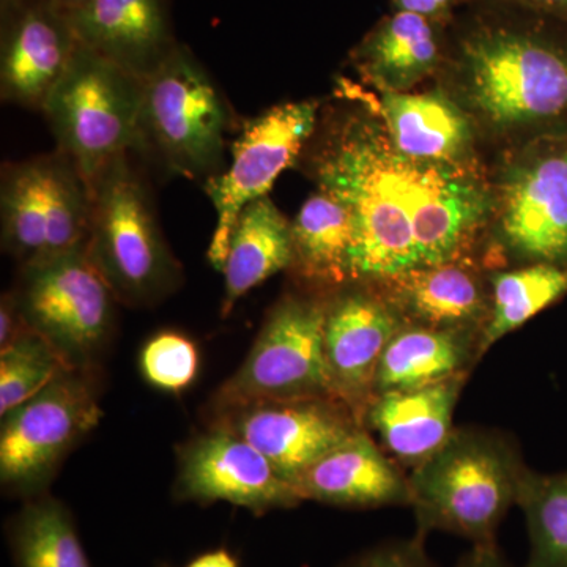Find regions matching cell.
Returning a JSON list of instances; mask_svg holds the SVG:
<instances>
[{"instance_id":"cb8c5ba5","label":"cell","mask_w":567,"mask_h":567,"mask_svg":"<svg viewBox=\"0 0 567 567\" xmlns=\"http://www.w3.org/2000/svg\"><path fill=\"white\" fill-rule=\"evenodd\" d=\"M439 37L432 20L398 10L361 43L357 62L382 91L406 92L435 69Z\"/></svg>"},{"instance_id":"30bf717a","label":"cell","mask_w":567,"mask_h":567,"mask_svg":"<svg viewBox=\"0 0 567 567\" xmlns=\"http://www.w3.org/2000/svg\"><path fill=\"white\" fill-rule=\"evenodd\" d=\"M18 305L71 368H92L114 330L115 301L85 249L21 267Z\"/></svg>"},{"instance_id":"f546056e","label":"cell","mask_w":567,"mask_h":567,"mask_svg":"<svg viewBox=\"0 0 567 567\" xmlns=\"http://www.w3.org/2000/svg\"><path fill=\"white\" fill-rule=\"evenodd\" d=\"M140 365L151 385L166 393H181L196 380L199 350L188 336L162 331L142 349Z\"/></svg>"},{"instance_id":"603a6c76","label":"cell","mask_w":567,"mask_h":567,"mask_svg":"<svg viewBox=\"0 0 567 567\" xmlns=\"http://www.w3.org/2000/svg\"><path fill=\"white\" fill-rule=\"evenodd\" d=\"M382 112L388 137L409 158L457 164L472 144L468 118L443 93L383 91Z\"/></svg>"},{"instance_id":"5bb4252c","label":"cell","mask_w":567,"mask_h":567,"mask_svg":"<svg viewBox=\"0 0 567 567\" xmlns=\"http://www.w3.org/2000/svg\"><path fill=\"white\" fill-rule=\"evenodd\" d=\"M215 425L248 440L284 480H297L363 425L338 399L262 401L216 413Z\"/></svg>"},{"instance_id":"83f0119b","label":"cell","mask_w":567,"mask_h":567,"mask_svg":"<svg viewBox=\"0 0 567 567\" xmlns=\"http://www.w3.org/2000/svg\"><path fill=\"white\" fill-rule=\"evenodd\" d=\"M517 506L527 522L525 567H567V470L544 475L528 468Z\"/></svg>"},{"instance_id":"6da1fadb","label":"cell","mask_w":567,"mask_h":567,"mask_svg":"<svg viewBox=\"0 0 567 567\" xmlns=\"http://www.w3.org/2000/svg\"><path fill=\"white\" fill-rule=\"evenodd\" d=\"M316 177L353 218L349 284L379 286L458 262L492 205L475 175L458 164L409 158L369 122L346 123L334 134Z\"/></svg>"},{"instance_id":"52a82bcc","label":"cell","mask_w":567,"mask_h":567,"mask_svg":"<svg viewBox=\"0 0 567 567\" xmlns=\"http://www.w3.org/2000/svg\"><path fill=\"white\" fill-rule=\"evenodd\" d=\"M2 248L21 267L85 249L92 193L69 156L55 151L3 169Z\"/></svg>"},{"instance_id":"9c48e42d","label":"cell","mask_w":567,"mask_h":567,"mask_svg":"<svg viewBox=\"0 0 567 567\" xmlns=\"http://www.w3.org/2000/svg\"><path fill=\"white\" fill-rule=\"evenodd\" d=\"M91 368H69L2 416L0 483L9 494L41 495L66 454L100 424Z\"/></svg>"},{"instance_id":"d6a6232c","label":"cell","mask_w":567,"mask_h":567,"mask_svg":"<svg viewBox=\"0 0 567 567\" xmlns=\"http://www.w3.org/2000/svg\"><path fill=\"white\" fill-rule=\"evenodd\" d=\"M454 567H517L499 550L498 543L472 544ZM525 567V566H524Z\"/></svg>"},{"instance_id":"7402d4cb","label":"cell","mask_w":567,"mask_h":567,"mask_svg":"<svg viewBox=\"0 0 567 567\" xmlns=\"http://www.w3.org/2000/svg\"><path fill=\"white\" fill-rule=\"evenodd\" d=\"M292 223L287 221L268 196L246 205L235 221L221 268V315L229 316L241 297L292 267Z\"/></svg>"},{"instance_id":"44dd1931","label":"cell","mask_w":567,"mask_h":567,"mask_svg":"<svg viewBox=\"0 0 567 567\" xmlns=\"http://www.w3.org/2000/svg\"><path fill=\"white\" fill-rule=\"evenodd\" d=\"M480 339L477 331L405 323L383 352L374 395L468 377L470 369L480 361Z\"/></svg>"},{"instance_id":"9a60e30c","label":"cell","mask_w":567,"mask_h":567,"mask_svg":"<svg viewBox=\"0 0 567 567\" xmlns=\"http://www.w3.org/2000/svg\"><path fill=\"white\" fill-rule=\"evenodd\" d=\"M353 286L328 298L323 344L336 394L363 425L380 360L405 320L382 293Z\"/></svg>"},{"instance_id":"d6986e66","label":"cell","mask_w":567,"mask_h":567,"mask_svg":"<svg viewBox=\"0 0 567 567\" xmlns=\"http://www.w3.org/2000/svg\"><path fill=\"white\" fill-rule=\"evenodd\" d=\"M466 377L415 390L375 394L365 410L363 427L402 468L429 461L454 432L453 417Z\"/></svg>"},{"instance_id":"e0dca14e","label":"cell","mask_w":567,"mask_h":567,"mask_svg":"<svg viewBox=\"0 0 567 567\" xmlns=\"http://www.w3.org/2000/svg\"><path fill=\"white\" fill-rule=\"evenodd\" d=\"M70 20L81 44L140 80L178 44L169 0H89Z\"/></svg>"},{"instance_id":"7a4b0ae2","label":"cell","mask_w":567,"mask_h":567,"mask_svg":"<svg viewBox=\"0 0 567 567\" xmlns=\"http://www.w3.org/2000/svg\"><path fill=\"white\" fill-rule=\"evenodd\" d=\"M527 470L517 446L499 432L454 429L442 450L409 475L416 532L496 543Z\"/></svg>"},{"instance_id":"8d00e7d4","label":"cell","mask_w":567,"mask_h":567,"mask_svg":"<svg viewBox=\"0 0 567 567\" xmlns=\"http://www.w3.org/2000/svg\"><path fill=\"white\" fill-rule=\"evenodd\" d=\"M48 2H51L52 6L65 11V13L71 14L74 13V11L80 10L81 7H84L89 0H48Z\"/></svg>"},{"instance_id":"ac0fdd59","label":"cell","mask_w":567,"mask_h":567,"mask_svg":"<svg viewBox=\"0 0 567 567\" xmlns=\"http://www.w3.org/2000/svg\"><path fill=\"white\" fill-rule=\"evenodd\" d=\"M303 502L347 509L409 506V476L388 456L369 431L360 429L320 457L293 481Z\"/></svg>"},{"instance_id":"3957f363","label":"cell","mask_w":567,"mask_h":567,"mask_svg":"<svg viewBox=\"0 0 567 567\" xmlns=\"http://www.w3.org/2000/svg\"><path fill=\"white\" fill-rule=\"evenodd\" d=\"M85 254L123 305L158 303L182 282L147 188L128 153L96 175Z\"/></svg>"},{"instance_id":"d4e9b609","label":"cell","mask_w":567,"mask_h":567,"mask_svg":"<svg viewBox=\"0 0 567 567\" xmlns=\"http://www.w3.org/2000/svg\"><path fill=\"white\" fill-rule=\"evenodd\" d=\"M353 235L349 208L330 193L319 189L293 219L290 268L312 286L334 289L347 286Z\"/></svg>"},{"instance_id":"8fae6325","label":"cell","mask_w":567,"mask_h":567,"mask_svg":"<svg viewBox=\"0 0 567 567\" xmlns=\"http://www.w3.org/2000/svg\"><path fill=\"white\" fill-rule=\"evenodd\" d=\"M316 102L284 103L248 121L230 148L233 162L204 182L216 212L207 257L221 271L238 215L252 200L267 196L276 178L297 159L316 130Z\"/></svg>"},{"instance_id":"277c9868","label":"cell","mask_w":567,"mask_h":567,"mask_svg":"<svg viewBox=\"0 0 567 567\" xmlns=\"http://www.w3.org/2000/svg\"><path fill=\"white\" fill-rule=\"evenodd\" d=\"M230 111L208 71L185 44L145 80L134 151L167 173L208 181L221 173Z\"/></svg>"},{"instance_id":"836d02e7","label":"cell","mask_w":567,"mask_h":567,"mask_svg":"<svg viewBox=\"0 0 567 567\" xmlns=\"http://www.w3.org/2000/svg\"><path fill=\"white\" fill-rule=\"evenodd\" d=\"M395 9L421 14L435 21L450 10L453 0H394Z\"/></svg>"},{"instance_id":"484cf974","label":"cell","mask_w":567,"mask_h":567,"mask_svg":"<svg viewBox=\"0 0 567 567\" xmlns=\"http://www.w3.org/2000/svg\"><path fill=\"white\" fill-rule=\"evenodd\" d=\"M6 535L14 567H92L73 514L50 495L29 498Z\"/></svg>"},{"instance_id":"d590c367","label":"cell","mask_w":567,"mask_h":567,"mask_svg":"<svg viewBox=\"0 0 567 567\" xmlns=\"http://www.w3.org/2000/svg\"><path fill=\"white\" fill-rule=\"evenodd\" d=\"M513 2L567 20V0H513Z\"/></svg>"},{"instance_id":"74e56055","label":"cell","mask_w":567,"mask_h":567,"mask_svg":"<svg viewBox=\"0 0 567 567\" xmlns=\"http://www.w3.org/2000/svg\"><path fill=\"white\" fill-rule=\"evenodd\" d=\"M21 0H0V10H2V14H6L7 11L13 9L14 6H18Z\"/></svg>"},{"instance_id":"4316f807","label":"cell","mask_w":567,"mask_h":567,"mask_svg":"<svg viewBox=\"0 0 567 567\" xmlns=\"http://www.w3.org/2000/svg\"><path fill=\"white\" fill-rule=\"evenodd\" d=\"M491 309L480 339V360L506 334L513 333L567 293V267L532 264L492 276Z\"/></svg>"},{"instance_id":"ba28073f","label":"cell","mask_w":567,"mask_h":567,"mask_svg":"<svg viewBox=\"0 0 567 567\" xmlns=\"http://www.w3.org/2000/svg\"><path fill=\"white\" fill-rule=\"evenodd\" d=\"M327 301L287 295L271 309L244 364L215 394V415L252 402L341 401L324 357Z\"/></svg>"},{"instance_id":"e575fe53","label":"cell","mask_w":567,"mask_h":567,"mask_svg":"<svg viewBox=\"0 0 567 567\" xmlns=\"http://www.w3.org/2000/svg\"><path fill=\"white\" fill-rule=\"evenodd\" d=\"M171 567V566H164ZM181 567H240L237 557L226 547L212 548L197 555L192 561Z\"/></svg>"},{"instance_id":"2e32d148","label":"cell","mask_w":567,"mask_h":567,"mask_svg":"<svg viewBox=\"0 0 567 567\" xmlns=\"http://www.w3.org/2000/svg\"><path fill=\"white\" fill-rule=\"evenodd\" d=\"M80 48L70 14L48 0H21L2 14L0 95L41 111Z\"/></svg>"},{"instance_id":"ffe728a7","label":"cell","mask_w":567,"mask_h":567,"mask_svg":"<svg viewBox=\"0 0 567 567\" xmlns=\"http://www.w3.org/2000/svg\"><path fill=\"white\" fill-rule=\"evenodd\" d=\"M405 323L483 333L488 309L480 279L458 262L417 268L379 284Z\"/></svg>"},{"instance_id":"f1b7e54d","label":"cell","mask_w":567,"mask_h":567,"mask_svg":"<svg viewBox=\"0 0 567 567\" xmlns=\"http://www.w3.org/2000/svg\"><path fill=\"white\" fill-rule=\"evenodd\" d=\"M69 368L48 339L29 330L0 353V416L24 404Z\"/></svg>"},{"instance_id":"8992f818","label":"cell","mask_w":567,"mask_h":567,"mask_svg":"<svg viewBox=\"0 0 567 567\" xmlns=\"http://www.w3.org/2000/svg\"><path fill=\"white\" fill-rule=\"evenodd\" d=\"M470 100L498 126L567 115V50L533 33L488 29L462 47Z\"/></svg>"},{"instance_id":"4dcf8cb0","label":"cell","mask_w":567,"mask_h":567,"mask_svg":"<svg viewBox=\"0 0 567 567\" xmlns=\"http://www.w3.org/2000/svg\"><path fill=\"white\" fill-rule=\"evenodd\" d=\"M341 567H434L427 550L425 535L416 532L415 536L402 539H388L365 548L354 557L347 559Z\"/></svg>"},{"instance_id":"7c38bea8","label":"cell","mask_w":567,"mask_h":567,"mask_svg":"<svg viewBox=\"0 0 567 567\" xmlns=\"http://www.w3.org/2000/svg\"><path fill=\"white\" fill-rule=\"evenodd\" d=\"M175 495L182 502H226L256 516L303 503L290 481L244 436L212 425L183 447Z\"/></svg>"},{"instance_id":"1f68e13d","label":"cell","mask_w":567,"mask_h":567,"mask_svg":"<svg viewBox=\"0 0 567 567\" xmlns=\"http://www.w3.org/2000/svg\"><path fill=\"white\" fill-rule=\"evenodd\" d=\"M29 330L32 328L22 316L17 295L14 292L3 293L2 301H0V353L10 349Z\"/></svg>"},{"instance_id":"5b68a950","label":"cell","mask_w":567,"mask_h":567,"mask_svg":"<svg viewBox=\"0 0 567 567\" xmlns=\"http://www.w3.org/2000/svg\"><path fill=\"white\" fill-rule=\"evenodd\" d=\"M141 102L142 80L80 41L41 112L89 188L107 164L134 151Z\"/></svg>"},{"instance_id":"4fadbf2b","label":"cell","mask_w":567,"mask_h":567,"mask_svg":"<svg viewBox=\"0 0 567 567\" xmlns=\"http://www.w3.org/2000/svg\"><path fill=\"white\" fill-rule=\"evenodd\" d=\"M499 230L516 256L567 267V140L535 145L506 173Z\"/></svg>"}]
</instances>
